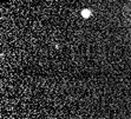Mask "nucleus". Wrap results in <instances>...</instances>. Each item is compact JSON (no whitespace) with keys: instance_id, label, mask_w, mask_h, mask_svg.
<instances>
[{"instance_id":"nucleus-1","label":"nucleus","mask_w":131,"mask_h":119,"mask_svg":"<svg viewBox=\"0 0 131 119\" xmlns=\"http://www.w3.org/2000/svg\"><path fill=\"white\" fill-rule=\"evenodd\" d=\"M82 15L84 18H89L91 15V11L90 9H84V11H82Z\"/></svg>"}]
</instances>
